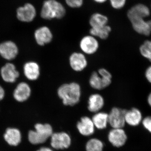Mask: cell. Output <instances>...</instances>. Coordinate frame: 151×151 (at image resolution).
<instances>
[{
	"label": "cell",
	"instance_id": "e0dca14e",
	"mask_svg": "<svg viewBox=\"0 0 151 151\" xmlns=\"http://www.w3.org/2000/svg\"><path fill=\"white\" fill-rule=\"evenodd\" d=\"M133 29L138 33L148 36L151 34L147 21L142 18H133L130 19Z\"/></svg>",
	"mask_w": 151,
	"mask_h": 151
},
{
	"label": "cell",
	"instance_id": "f1b7e54d",
	"mask_svg": "<svg viewBox=\"0 0 151 151\" xmlns=\"http://www.w3.org/2000/svg\"><path fill=\"white\" fill-rule=\"evenodd\" d=\"M142 124L144 128L151 133V116H148L142 120Z\"/></svg>",
	"mask_w": 151,
	"mask_h": 151
},
{
	"label": "cell",
	"instance_id": "d6a6232c",
	"mask_svg": "<svg viewBox=\"0 0 151 151\" xmlns=\"http://www.w3.org/2000/svg\"><path fill=\"white\" fill-rule=\"evenodd\" d=\"M37 151H53V150L50 148L47 147H43L41 148Z\"/></svg>",
	"mask_w": 151,
	"mask_h": 151
},
{
	"label": "cell",
	"instance_id": "7c38bea8",
	"mask_svg": "<svg viewBox=\"0 0 151 151\" xmlns=\"http://www.w3.org/2000/svg\"><path fill=\"white\" fill-rule=\"evenodd\" d=\"M36 12L35 7L30 4H26L24 6L20 7L17 10V17L19 20L29 22L33 20Z\"/></svg>",
	"mask_w": 151,
	"mask_h": 151
},
{
	"label": "cell",
	"instance_id": "52a82bcc",
	"mask_svg": "<svg viewBox=\"0 0 151 151\" xmlns=\"http://www.w3.org/2000/svg\"><path fill=\"white\" fill-rule=\"evenodd\" d=\"M127 110L117 107L111 109L108 114V124L112 128H124L126 125L125 115Z\"/></svg>",
	"mask_w": 151,
	"mask_h": 151
},
{
	"label": "cell",
	"instance_id": "603a6c76",
	"mask_svg": "<svg viewBox=\"0 0 151 151\" xmlns=\"http://www.w3.org/2000/svg\"><path fill=\"white\" fill-rule=\"evenodd\" d=\"M85 151H104V144L98 138H90L85 145Z\"/></svg>",
	"mask_w": 151,
	"mask_h": 151
},
{
	"label": "cell",
	"instance_id": "8fae6325",
	"mask_svg": "<svg viewBox=\"0 0 151 151\" xmlns=\"http://www.w3.org/2000/svg\"><path fill=\"white\" fill-rule=\"evenodd\" d=\"M69 62L71 68L76 72L84 70L88 64L86 57L81 52L72 53L69 57Z\"/></svg>",
	"mask_w": 151,
	"mask_h": 151
},
{
	"label": "cell",
	"instance_id": "2e32d148",
	"mask_svg": "<svg viewBox=\"0 0 151 151\" xmlns=\"http://www.w3.org/2000/svg\"><path fill=\"white\" fill-rule=\"evenodd\" d=\"M35 37L38 44L43 46L51 41L52 34L49 28L42 27L36 30L35 32Z\"/></svg>",
	"mask_w": 151,
	"mask_h": 151
},
{
	"label": "cell",
	"instance_id": "ba28073f",
	"mask_svg": "<svg viewBox=\"0 0 151 151\" xmlns=\"http://www.w3.org/2000/svg\"><path fill=\"white\" fill-rule=\"evenodd\" d=\"M79 46L83 53L92 55L97 51L99 44L96 37L90 35L85 36L81 39Z\"/></svg>",
	"mask_w": 151,
	"mask_h": 151
},
{
	"label": "cell",
	"instance_id": "5b68a950",
	"mask_svg": "<svg viewBox=\"0 0 151 151\" xmlns=\"http://www.w3.org/2000/svg\"><path fill=\"white\" fill-rule=\"evenodd\" d=\"M50 139L52 147L58 150H67L72 145V138L66 132H53Z\"/></svg>",
	"mask_w": 151,
	"mask_h": 151
},
{
	"label": "cell",
	"instance_id": "836d02e7",
	"mask_svg": "<svg viewBox=\"0 0 151 151\" xmlns=\"http://www.w3.org/2000/svg\"><path fill=\"white\" fill-rule=\"evenodd\" d=\"M147 101L148 104L149 106L151 108V92L148 96Z\"/></svg>",
	"mask_w": 151,
	"mask_h": 151
},
{
	"label": "cell",
	"instance_id": "44dd1931",
	"mask_svg": "<svg viewBox=\"0 0 151 151\" xmlns=\"http://www.w3.org/2000/svg\"><path fill=\"white\" fill-rule=\"evenodd\" d=\"M4 139L9 145L17 146L21 141V134L19 130L16 128H8L4 134Z\"/></svg>",
	"mask_w": 151,
	"mask_h": 151
},
{
	"label": "cell",
	"instance_id": "d4e9b609",
	"mask_svg": "<svg viewBox=\"0 0 151 151\" xmlns=\"http://www.w3.org/2000/svg\"><path fill=\"white\" fill-rule=\"evenodd\" d=\"M111 29L108 25L101 27L91 28L90 30V35L95 37H97L102 40H105L109 36Z\"/></svg>",
	"mask_w": 151,
	"mask_h": 151
},
{
	"label": "cell",
	"instance_id": "d6986e66",
	"mask_svg": "<svg viewBox=\"0 0 151 151\" xmlns=\"http://www.w3.org/2000/svg\"><path fill=\"white\" fill-rule=\"evenodd\" d=\"M24 73L28 79L35 81L40 75V68L37 63L33 61L28 62L24 66Z\"/></svg>",
	"mask_w": 151,
	"mask_h": 151
},
{
	"label": "cell",
	"instance_id": "4316f807",
	"mask_svg": "<svg viewBox=\"0 0 151 151\" xmlns=\"http://www.w3.org/2000/svg\"><path fill=\"white\" fill-rule=\"evenodd\" d=\"M113 8L120 9L124 7L126 4L127 0H109Z\"/></svg>",
	"mask_w": 151,
	"mask_h": 151
},
{
	"label": "cell",
	"instance_id": "6da1fadb",
	"mask_svg": "<svg viewBox=\"0 0 151 151\" xmlns=\"http://www.w3.org/2000/svg\"><path fill=\"white\" fill-rule=\"evenodd\" d=\"M57 93L63 105L73 106L80 101L81 86L78 83L74 82L63 84L58 88Z\"/></svg>",
	"mask_w": 151,
	"mask_h": 151
},
{
	"label": "cell",
	"instance_id": "3957f363",
	"mask_svg": "<svg viewBox=\"0 0 151 151\" xmlns=\"http://www.w3.org/2000/svg\"><path fill=\"white\" fill-rule=\"evenodd\" d=\"M66 13L64 6L56 0L45 1L41 11V16L45 19H61Z\"/></svg>",
	"mask_w": 151,
	"mask_h": 151
},
{
	"label": "cell",
	"instance_id": "9c48e42d",
	"mask_svg": "<svg viewBox=\"0 0 151 151\" xmlns=\"http://www.w3.org/2000/svg\"><path fill=\"white\" fill-rule=\"evenodd\" d=\"M76 129L79 134L84 137L92 136L95 133V128L92 119L83 116L76 124Z\"/></svg>",
	"mask_w": 151,
	"mask_h": 151
},
{
	"label": "cell",
	"instance_id": "ac0fdd59",
	"mask_svg": "<svg viewBox=\"0 0 151 151\" xmlns=\"http://www.w3.org/2000/svg\"><path fill=\"white\" fill-rule=\"evenodd\" d=\"M150 12L149 8L143 4H137L128 11L127 16L129 19L133 18L145 19L150 16Z\"/></svg>",
	"mask_w": 151,
	"mask_h": 151
},
{
	"label": "cell",
	"instance_id": "8992f818",
	"mask_svg": "<svg viewBox=\"0 0 151 151\" xmlns=\"http://www.w3.org/2000/svg\"><path fill=\"white\" fill-rule=\"evenodd\" d=\"M107 139L113 147L120 148L127 143L128 136L123 128H112L108 132Z\"/></svg>",
	"mask_w": 151,
	"mask_h": 151
},
{
	"label": "cell",
	"instance_id": "d590c367",
	"mask_svg": "<svg viewBox=\"0 0 151 151\" xmlns=\"http://www.w3.org/2000/svg\"><path fill=\"white\" fill-rule=\"evenodd\" d=\"M148 23L149 27H150V30L151 32V19L147 21Z\"/></svg>",
	"mask_w": 151,
	"mask_h": 151
},
{
	"label": "cell",
	"instance_id": "9a60e30c",
	"mask_svg": "<svg viewBox=\"0 0 151 151\" xmlns=\"http://www.w3.org/2000/svg\"><path fill=\"white\" fill-rule=\"evenodd\" d=\"M125 119L126 124L131 127H137L142 122V114L139 109L133 108L130 110H127Z\"/></svg>",
	"mask_w": 151,
	"mask_h": 151
},
{
	"label": "cell",
	"instance_id": "7402d4cb",
	"mask_svg": "<svg viewBox=\"0 0 151 151\" xmlns=\"http://www.w3.org/2000/svg\"><path fill=\"white\" fill-rule=\"evenodd\" d=\"M91 119L95 129L102 130L107 128L108 124V113L99 111L95 113Z\"/></svg>",
	"mask_w": 151,
	"mask_h": 151
},
{
	"label": "cell",
	"instance_id": "ffe728a7",
	"mask_svg": "<svg viewBox=\"0 0 151 151\" xmlns=\"http://www.w3.org/2000/svg\"><path fill=\"white\" fill-rule=\"evenodd\" d=\"M105 105V101L102 95L93 94L89 96L88 101V109L90 112L96 113L99 112Z\"/></svg>",
	"mask_w": 151,
	"mask_h": 151
},
{
	"label": "cell",
	"instance_id": "30bf717a",
	"mask_svg": "<svg viewBox=\"0 0 151 151\" xmlns=\"http://www.w3.org/2000/svg\"><path fill=\"white\" fill-rule=\"evenodd\" d=\"M19 50L14 42L7 41L0 44V55L7 60H11L16 57Z\"/></svg>",
	"mask_w": 151,
	"mask_h": 151
},
{
	"label": "cell",
	"instance_id": "f546056e",
	"mask_svg": "<svg viewBox=\"0 0 151 151\" xmlns=\"http://www.w3.org/2000/svg\"><path fill=\"white\" fill-rule=\"evenodd\" d=\"M145 76L147 81L151 84V65L146 69L145 72Z\"/></svg>",
	"mask_w": 151,
	"mask_h": 151
},
{
	"label": "cell",
	"instance_id": "5bb4252c",
	"mask_svg": "<svg viewBox=\"0 0 151 151\" xmlns=\"http://www.w3.org/2000/svg\"><path fill=\"white\" fill-rule=\"evenodd\" d=\"M31 94L30 86L27 83L22 82L19 83L14 90L13 97L17 102L22 103L29 98Z\"/></svg>",
	"mask_w": 151,
	"mask_h": 151
},
{
	"label": "cell",
	"instance_id": "1f68e13d",
	"mask_svg": "<svg viewBox=\"0 0 151 151\" xmlns=\"http://www.w3.org/2000/svg\"><path fill=\"white\" fill-rule=\"evenodd\" d=\"M143 44L151 49V40H146L144 42Z\"/></svg>",
	"mask_w": 151,
	"mask_h": 151
},
{
	"label": "cell",
	"instance_id": "277c9868",
	"mask_svg": "<svg viewBox=\"0 0 151 151\" xmlns=\"http://www.w3.org/2000/svg\"><path fill=\"white\" fill-rule=\"evenodd\" d=\"M112 76L107 69L101 68L98 72H94L91 74L89 83L92 88L102 90L108 87L112 82Z\"/></svg>",
	"mask_w": 151,
	"mask_h": 151
},
{
	"label": "cell",
	"instance_id": "7a4b0ae2",
	"mask_svg": "<svg viewBox=\"0 0 151 151\" xmlns=\"http://www.w3.org/2000/svg\"><path fill=\"white\" fill-rule=\"evenodd\" d=\"M35 130L28 133L29 141L32 145H40L45 143L53 134L52 127L48 124H37L35 126Z\"/></svg>",
	"mask_w": 151,
	"mask_h": 151
},
{
	"label": "cell",
	"instance_id": "cb8c5ba5",
	"mask_svg": "<svg viewBox=\"0 0 151 151\" xmlns=\"http://www.w3.org/2000/svg\"><path fill=\"white\" fill-rule=\"evenodd\" d=\"M108 18L104 15L100 13L93 14L89 19V24L92 28L101 27L107 25Z\"/></svg>",
	"mask_w": 151,
	"mask_h": 151
},
{
	"label": "cell",
	"instance_id": "4fadbf2b",
	"mask_svg": "<svg viewBox=\"0 0 151 151\" xmlns=\"http://www.w3.org/2000/svg\"><path fill=\"white\" fill-rule=\"evenodd\" d=\"M1 75L4 81L7 83H12L16 81L19 77V73L14 64L8 63L1 68Z\"/></svg>",
	"mask_w": 151,
	"mask_h": 151
},
{
	"label": "cell",
	"instance_id": "484cf974",
	"mask_svg": "<svg viewBox=\"0 0 151 151\" xmlns=\"http://www.w3.org/2000/svg\"><path fill=\"white\" fill-rule=\"evenodd\" d=\"M139 52L141 55L148 60L151 63V49L147 47L144 44L142 45L139 47Z\"/></svg>",
	"mask_w": 151,
	"mask_h": 151
},
{
	"label": "cell",
	"instance_id": "83f0119b",
	"mask_svg": "<svg viewBox=\"0 0 151 151\" xmlns=\"http://www.w3.org/2000/svg\"><path fill=\"white\" fill-rule=\"evenodd\" d=\"M66 4L72 8L81 7L83 4V0H65Z\"/></svg>",
	"mask_w": 151,
	"mask_h": 151
},
{
	"label": "cell",
	"instance_id": "e575fe53",
	"mask_svg": "<svg viewBox=\"0 0 151 151\" xmlns=\"http://www.w3.org/2000/svg\"><path fill=\"white\" fill-rule=\"evenodd\" d=\"M94 2L99 4H103V3H105L107 0H93Z\"/></svg>",
	"mask_w": 151,
	"mask_h": 151
},
{
	"label": "cell",
	"instance_id": "4dcf8cb0",
	"mask_svg": "<svg viewBox=\"0 0 151 151\" xmlns=\"http://www.w3.org/2000/svg\"><path fill=\"white\" fill-rule=\"evenodd\" d=\"M5 95L4 89L2 86L0 85V101L3 100Z\"/></svg>",
	"mask_w": 151,
	"mask_h": 151
}]
</instances>
